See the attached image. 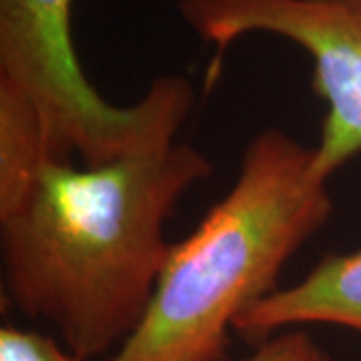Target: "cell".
I'll return each instance as SVG.
<instances>
[{
  "mask_svg": "<svg viewBox=\"0 0 361 361\" xmlns=\"http://www.w3.org/2000/svg\"><path fill=\"white\" fill-rule=\"evenodd\" d=\"M61 159L49 129L20 90L0 82V219L13 213L40 173Z\"/></svg>",
  "mask_w": 361,
  "mask_h": 361,
  "instance_id": "cell-5",
  "label": "cell"
},
{
  "mask_svg": "<svg viewBox=\"0 0 361 361\" xmlns=\"http://www.w3.org/2000/svg\"><path fill=\"white\" fill-rule=\"evenodd\" d=\"M313 147L281 129L247 142L231 189L173 243L153 299L111 361H223L235 322L334 213Z\"/></svg>",
  "mask_w": 361,
  "mask_h": 361,
  "instance_id": "cell-2",
  "label": "cell"
},
{
  "mask_svg": "<svg viewBox=\"0 0 361 361\" xmlns=\"http://www.w3.org/2000/svg\"><path fill=\"white\" fill-rule=\"evenodd\" d=\"M211 173L209 157L179 141L101 165L51 163L0 219L4 297L80 360L118 351L167 263L165 223Z\"/></svg>",
  "mask_w": 361,
  "mask_h": 361,
  "instance_id": "cell-1",
  "label": "cell"
},
{
  "mask_svg": "<svg viewBox=\"0 0 361 361\" xmlns=\"http://www.w3.org/2000/svg\"><path fill=\"white\" fill-rule=\"evenodd\" d=\"M339 325L361 334V249L325 255L295 285L277 289L235 322L253 345L299 325Z\"/></svg>",
  "mask_w": 361,
  "mask_h": 361,
  "instance_id": "cell-4",
  "label": "cell"
},
{
  "mask_svg": "<svg viewBox=\"0 0 361 361\" xmlns=\"http://www.w3.org/2000/svg\"><path fill=\"white\" fill-rule=\"evenodd\" d=\"M73 8L75 0H0V82L35 104L66 161L101 165L177 141L195 103L191 80L167 75L135 104L109 103L82 73Z\"/></svg>",
  "mask_w": 361,
  "mask_h": 361,
  "instance_id": "cell-3",
  "label": "cell"
},
{
  "mask_svg": "<svg viewBox=\"0 0 361 361\" xmlns=\"http://www.w3.org/2000/svg\"><path fill=\"white\" fill-rule=\"evenodd\" d=\"M241 361H336L319 348L310 334L299 329H287L261 341Z\"/></svg>",
  "mask_w": 361,
  "mask_h": 361,
  "instance_id": "cell-7",
  "label": "cell"
},
{
  "mask_svg": "<svg viewBox=\"0 0 361 361\" xmlns=\"http://www.w3.org/2000/svg\"><path fill=\"white\" fill-rule=\"evenodd\" d=\"M0 361H85L52 337L4 323L0 327Z\"/></svg>",
  "mask_w": 361,
  "mask_h": 361,
  "instance_id": "cell-6",
  "label": "cell"
}]
</instances>
